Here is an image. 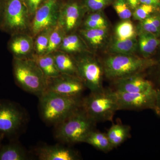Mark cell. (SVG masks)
Here are the masks:
<instances>
[{
    "mask_svg": "<svg viewBox=\"0 0 160 160\" xmlns=\"http://www.w3.org/2000/svg\"><path fill=\"white\" fill-rule=\"evenodd\" d=\"M131 9H135L140 4V0H126Z\"/></svg>",
    "mask_w": 160,
    "mask_h": 160,
    "instance_id": "obj_38",
    "label": "cell"
},
{
    "mask_svg": "<svg viewBox=\"0 0 160 160\" xmlns=\"http://www.w3.org/2000/svg\"><path fill=\"white\" fill-rule=\"evenodd\" d=\"M86 46L82 39L75 34H66L58 50L66 53H82L86 50Z\"/></svg>",
    "mask_w": 160,
    "mask_h": 160,
    "instance_id": "obj_21",
    "label": "cell"
},
{
    "mask_svg": "<svg viewBox=\"0 0 160 160\" xmlns=\"http://www.w3.org/2000/svg\"><path fill=\"white\" fill-rule=\"evenodd\" d=\"M23 109L17 103L0 100V138L14 140L25 123Z\"/></svg>",
    "mask_w": 160,
    "mask_h": 160,
    "instance_id": "obj_7",
    "label": "cell"
},
{
    "mask_svg": "<svg viewBox=\"0 0 160 160\" xmlns=\"http://www.w3.org/2000/svg\"><path fill=\"white\" fill-rule=\"evenodd\" d=\"M80 78L92 93L102 92L103 86V66L97 60L86 52L74 58Z\"/></svg>",
    "mask_w": 160,
    "mask_h": 160,
    "instance_id": "obj_8",
    "label": "cell"
},
{
    "mask_svg": "<svg viewBox=\"0 0 160 160\" xmlns=\"http://www.w3.org/2000/svg\"><path fill=\"white\" fill-rule=\"evenodd\" d=\"M2 139L0 138V148H1V146H2V145H1V141H2Z\"/></svg>",
    "mask_w": 160,
    "mask_h": 160,
    "instance_id": "obj_41",
    "label": "cell"
},
{
    "mask_svg": "<svg viewBox=\"0 0 160 160\" xmlns=\"http://www.w3.org/2000/svg\"><path fill=\"white\" fill-rule=\"evenodd\" d=\"M3 13V0H0V25L2 22Z\"/></svg>",
    "mask_w": 160,
    "mask_h": 160,
    "instance_id": "obj_39",
    "label": "cell"
},
{
    "mask_svg": "<svg viewBox=\"0 0 160 160\" xmlns=\"http://www.w3.org/2000/svg\"><path fill=\"white\" fill-rule=\"evenodd\" d=\"M113 7L120 18L127 20L132 16L130 6L126 0H115Z\"/></svg>",
    "mask_w": 160,
    "mask_h": 160,
    "instance_id": "obj_29",
    "label": "cell"
},
{
    "mask_svg": "<svg viewBox=\"0 0 160 160\" xmlns=\"http://www.w3.org/2000/svg\"><path fill=\"white\" fill-rule=\"evenodd\" d=\"M53 54L57 67L61 74L68 75L80 78L74 58H72L69 53L60 50L54 52Z\"/></svg>",
    "mask_w": 160,
    "mask_h": 160,
    "instance_id": "obj_16",
    "label": "cell"
},
{
    "mask_svg": "<svg viewBox=\"0 0 160 160\" xmlns=\"http://www.w3.org/2000/svg\"><path fill=\"white\" fill-rule=\"evenodd\" d=\"M31 14L26 0H3V13L0 29L10 35L30 30Z\"/></svg>",
    "mask_w": 160,
    "mask_h": 160,
    "instance_id": "obj_6",
    "label": "cell"
},
{
    "mask_svg": "<svg viewBox=\"0 0 160 160\" xmlns=\"http://www.w3.org/2000/svg\"><path fill=\"white\" fill-rule=\"evenodd\" d=\"M32 58L35 61L47 79L56 77L61 74L57 67L53 53L39 55L33 54Z\"/></svg>",
    "mask_w": 160,
    "mask_h": 160,
    "instance_id": "obj_17",
    "label": "cell"
},
{
    "mask_svg": "<svg viewBox=\"0 0 160 160\" xmlns=\"http://www.w3.org/2000/svg\"><path fill=\"white\" fill-rule=\"evenodd\" d=\"M84 142L87 143L104 152H108L113 149L106 133L95 131L94 129L87 136Z\"/></svg>",
    "mask_w": 160,
    "mask_h": 160,
    "instance_id": "obj_22",
    "label": "cell"
},
{
    "mask_svg": "<svg viewBox=\"0 0 160 160\" xmlns=\"http://www.w3.org/2000/svg\"><path fill=\"white\" fill-rule=\"evenodd\" d=\"M135 33L133 24L130 21H125L120 23L116 29L117 39L120 41L135 38Z\"/></svg>",
    "mask_w": 160,
    "mask_h": 160,
    "instance_id": "obj_27",
    "label": "cell"
},
{
    "mask_svg": "<svg viewBox=\"0 0 160 160\" xmlns=\"http://www.w3.org/2000/svg\"><path fill=\"white\" fill-rule=\"evenodd\" d=\"M87 18L96 22L101 26L107 28V23L106 20L103 18L102 15L99 12H91Z\"/></svg>",
    "mask_w": 160,
    "mask_h": 160,
    "instance_id": "obj_34",
    "label": "cell"
},
{
    "mask_svg": "<svg viewBox=\"0 0 160 160\" xmlns=\"http://www.w3.org/2000/svg\"><path fill=\"white\" fill-rule=\"evenodd\" d=\"M82 108L96 123L111 121L119 110L115 91L105 89L102 92H91L82 100Z\"/></svg>",
    "mask_w": 160,
    "mask_h": 160,
    "instance_id": "obj_5",
    "label": "cell"
},
{
    "mask_svg": "<svg viewBox=\"0 0 160 160\" xmlns=\"http://www.w3.org/2000/svg\"><path fill=\"white\" fill-rule=\"evenodd\" d=\"M115 0H81L86 11L100 12L113 3Z\"/></svg>",
    "mask_w": 160,
    "mask_h": 160,
    "instance_id": "obj_28",
    "label": "cell"
},
{
    "mask_svg": "<svg viewBox=\"0 0 160 160\" xmlns=\"http://www.w3.org/2000/svg\"><path fill=\"white\" fill-rule=\"evenodd\" d=\"M160 45V39L151 33L140 32L138 46L143 58H148L155 52Z\"/></svg>",
    "mask_w": 160,
    "mask_h": 160,
    "instance_id": "obj_18",
    "label": "cell"
},
{
    "mask_svg": "<svg viewBox=\"0 0 160 160\" xmlns=\"http://www.w3.org/2000/svg\"><path fill=\"white\" fill-rule=\"evenodd\" d=\"M47 82L46 91L71 97H80L86 88L80 78L68 75L61 74L47 78Z\"/></svg>",
    "mask_w": 160,
    "mask_h": 160,
    "instance_id": "obj_11",
    "label": "cell"
},
{
    "mask_svg": "<svg viewBox=\"0 0 160 160\" xmlns=\"http://www.w3.org/2000/svg\"><path fill=\"white\" fill-rule=\"evenodd\" d=\"M86 11L81 1H63L60 9L58 23L66 33L73 30L78 24L83 12Z\"/></svg>",
    "mask_w": 160,
    "mask_h": 160,
    "instance_id": "obj_12",
    "label": "cell"
},
{
    "mask_svg": "<svg viewBox=\"0 0 160 160\" xmlns=\"http://www.w3.org/2000/svg\"><path fill=\"white\" fill-rule=\"evenodd\" d=\"M12 71L17 85L23 90L39 98L46 92L47 78L32 58H13Z\"/></svg>",
    "mask_w": 160,
    "mask_h": 160,
    "instance_id": "obj_2",
    "label": "cell"
},
{
    "mask_svg": "<svg viewBox=\"0 0 160 160\" xmlns=\"http://www.w3.org/2000/svg\"><path fill=\"white\" fill-rule=\"evenodd\" d=\"M115 91L119 110H154L157 97L156 87L142 92L131 93Z\"/></svg>",
    "mask_w": 160,
    "mask_h": 160,
    "instance_id": "obj_10",
    "label": "cell"
},
{
    "mask_svg": "<svg viewBox=\"0 0 160 160\" xmlns=\"http://www.w3.org/2000/svg\"><path fill=\"white\" fill-rule=\"evenodd\" d=\"M130 129L129 126L122 123L112 124L106 134L113 149L120 146L130 137Z\"/></svg>",
    "mask_w": 160,
    "mask_h": 160,
    "instance_id": "obj_20",
    "label": "cell"
},
{
    "mask_svg": "<svg viewBox=\"0 0 160 160\" xmlns=\"http://www.w3.org/2000/svg\"><path fill=\"white\" fill-rule=\"evenodd\" d=\"M154 111L158 116L160 117V88L157 89V97Z\"/></svg>",
    "mask_w": 160,
    "mask_h": 160,
    "instance_id": "obj_36",
    "label": "cell"
},
{
    "mask_svg": "<svg viewBox=\"0 0 160 160\" xmlns=\"http://www.w3.org/2000/svg\"><path fill=\"white\" fill-rule=\"evenodd\" d=\"M29 158L27 152L14 140L0 148V160H26Z\"/></svg>",
    "mask_w": 160,
    "mask_h": 160,
    "instance_id": "obj_19",
    "label": "cell"
},
{
    "mask_svg": "<svg viewBox=\"0 0 160 160\" xmlns=\"http://www.w3.org/2000/svg\"><path fill=\"white\" fill-rule=\"evenodd\" d=\"M8 48L13 58H31L34 54L33 37L26 32L11 35Z\"/></svg>",
    "mask_w": 160,
    "mask_h": 160,
    "instance_id": "obj_13",
    "label": "cell"
},
{
    "mask_svg": "<svg viewBox=\"0 0 160 160\" xmlns=\"http://www.w3.org/2000/svg\"><path fill=\"white\" fill-rule=\"evenodd\" d=\"M151 58H141L133 54H115L106 58L103 62L104 73L115 80L141 73L154 65Z\"/></svg>",
    "mask_w": 160,
    "mask_h": 160,
    "instance_id": "obj_3",
    "label": "cell"
},
{
    "mask_svg": "<svg viewBox=\"0 0 160 160\" xmlns=\"http://www.w3.org/2000/svg\"><path fill=\"white\" fill-rule=\"evenodd\" d=\"M106 29H86L80 31V34L88 44L93 47L101 45L106 37Z\"/></svg>",
    "mask_w": 160,
    "mask_h": 160,
    "instance_id": "obj_24",
    "label": "cell"
},
{
    "mask_svg": "<svg viewBox=\"0 0 160 160\" xmlns=\"http://www.w3.org/2000/svg\"><path fill=\"white\" fill-rule=\"evenodd\" d=\"M147 0H140V3L141 4H144Z\"/></svg>",
    "mask_w": 160,
    "mask_h": 160,
    "instance_id": "obj_40",
    "label": "cell"
},
{
    "mask_svg": "<svg viewBox=\"0 0 160 160\" xmlns=\"http://www.w3.org/2000/svg\"><path fill=\"white\" fill-rule=\"evenodd\" d=\"M138 47V41L135 38L129 39L114 41L110 47L112 53L117 54H133Z\"/></svg>",
    "mask_w": 160,
    "mask_h": 160,
    "instance_id": "obj_23",
    "label": "cell"
},
{
    "mask_svg": "<svg viewBox=\"0 0 160 160\" xmlns=\"http://www.w3.org/2000/svg\"><path fill=\"white\" fill-rule=\"evenodd\" d=\"M151 22L156 26L157 27L160 29V16L158 15H152L149 17Z\"/></svg>",
    "mask_w": 160,
    "mask_h": 160,
    "instance_id": "obj_37",
    "label": "cell"
},
{
    "mask_svg": "<svg viewBox=\"0 0 160 160\" xmlns=\"http://www.w3.org/2000/svg\"><path fill=\"white\" fill-rule=\"evenodd\" d=\"M84 28L86 29H106V27L101 26L98 23L86 18L84 23Z\"/></svg>",
    "mask_w": 160,
    "mask_h": 160,
    "instance_id": "obj_35",
    "label": "cell"
},
{
    "mask_svg": "<svg viewBox=\"0 0 160 160\" xmlns=\"http://www.w3.org/2000/svg\"><path fill=\"white\" fill-rule=\"evenodd\" d=\"M66 34L62 26L58 23L52 28L50 33L49 46L46 53H53L58 50Z\"/></svg>",
    "mask_w": 160,
    "mask_h": 160,
    "instance_id": "obj_25",
    "label": "cell"
},
{
    "mask_svg": "<svg viewBox=\"0 0 160 160\" xmlns=\"http://www.w3.org/2000/svg\"><path fill=\"white\" fill-rule=\"evenodd\" d=\"M62 0H46L35 12L30 30L33 37L39 32L54 27L58 22Z\"/></svg>",
    "mask_w": 160,
    "mask_h": 160,
    "instance_id": "obj_9",
    "label": "cell"
},
{
    "mask_svg": "<svg viewBox=\"0 0 160 160\" xmlns=\"http://www.w3.org/2000/svg\"><path fill=\"white\" fill-rule=\"evenodd\" d=\"M156 7L150 5L141 4L135 9L133 17L135 20L142 21L149 17L154 11Z\"/></svg>",
    "mask_w": 160,
    "mask_h": 160,
    "instance_id": "obj_30",
    "label": "cell"
},
{
    "mask_svg": "<svg viewBox=\"0 0 160 160\" xmlns=\"http://www.w3.org/2000/svg\"><path fill=\"white\" fill-rule=\"evenodd\" d=\"M114 85L115 91L131 93L142 92L155 87L151 81L145 79L141 73L118 79Z\"/></svg>",
    "mask_w": 160,
    "mask_h": 160,
    "instance_id": "obj_14",
    "label": "cell"
},
{
    "mask_svg": "<svg viewBox=\"0 0 160 160\" xmlns=\"http://www.w3.org/2000/svg\"><path fill=\"white\" fill-rule=\"evenodd\" d=\"M36 154L41 160H77L80 158L77 152L61 145H45L38 147Z\"/></svg>",
    "mask_w": 160,
    "mask_h": 160,
    "instance_id": "obj_15",
    "label": "cell"
},
{
    "mask_svg": "<svg viewBox=\"0 0 160 160\" xmlns=\"http://www.w3.org/2000/svg\"><path fill=\"white\" fill-rule=\"evenodd\" d=\"M140 32H146L154 35L158 38L160 37V29H158L151 22L149 17L141 21L139 25Z\"/></svg>",
    "mask_w": 160,
    "mask_h": 160,
    "instance_id": "obj_31",
    "label": "cell"
},
{
    "mask_svg": "<svg viewBox=\"0 0 160 160\" xmlns=\"http://www.w3.org/2000/svg\"><path fill=\"white\" fill-rule=\"evenodd\" d=\"M53 28L43 30L36 36L34 54L39 55L46 53L49 46V37Z\"/></svg>",
    "mask_w": 160,
    "mask_h": 160,
    "instance_id": "obj_26",
    "label": "cell"
},
{
    "mask_svg": "<svg viewBox=\"0 0 160 160\" xmlns=\"http://www.w3.org/2000/svg\"><path fill=\"white\" fill-rule=\"evenodd\" d=\"M45 1L46 0H26L32 18L35 12Z\"/></svg>",
    "mask_w": 160,
    "mask_h": 160,
    "instance_id": "obj_33",
    "label": "cell"
},
{
    "mask_svg": "<svg viewBox=\"0 0 160 160\" xmlns=\"http://www.w3.org/2000/svg\"><path fill=\"white\" fill-rule=\"evenodd\" d=\"M160 50L158 53L157 58H152L155 62L154 65L150 68L152 70V76L153 79L151 81L157 89L160 88Z\"/></svg>",
    "mask_w": 160,
    "mask_h": 160,
    "instance_id": "obj_32",
    "label": "cell"
},
{
    "mask_svg": "<svg viewBox=\"0 0 160 160\" xmlns=\"http://www.w3.org/2000/svg\"><path fill=\"white\" fill-rule=\"evenodd\" d=\"M96 123L81 107L57 125L55 137L63 143L84 142Z\"/></svg>",
    "mask_w": 160,
    "mask_h": 160,
    "instance_id": "obj_4",
    "label": "cell"
},
{
    "mask_svg": "<svg viewBox=\"0 0 160 160\" xmlns=\"http://www.w3.org/2000/svg\"><path fill=\"white\" fill-rule=\"evenodd\" d=\"M39 98L40 115L45 122L49 124L57 125L82 107L80 97L46 91Z\"/></svg>",
    "mask_w": 160,
    "mask_h": 160,
    "instance_id": "obj_1",
    "label": "cell"
}]
</instances>
